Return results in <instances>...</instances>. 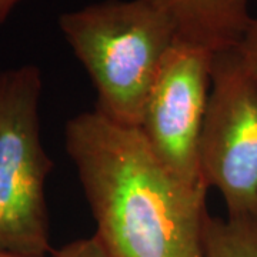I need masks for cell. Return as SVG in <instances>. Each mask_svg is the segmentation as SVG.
<instances>
[{
  "instance_id": "cell-1",
  "label": "cell",
  "mask_w": 257,
  "mask_h": 257,
  "mask_svg": "<svg viewBox=\"0 0 257 257\" xmlns=\"http://www.w3.org/2000/svg\"><path fill=\"white\" fill-rule=\"evenodd\" d=\"M64 147L110 257H206L209 189L179 179L140 128L94 109L66 123Z\"/></svg>"
},
{
  "instance_id": "cell-2",
  "label": "cell",
  "mask_w": 257,
  "mask_h": 257,
  "mask_svg": "<svg viewBox=\"0 0 257 257\" xmlns=\"http://www.w3.org/2000/svg\"><path fill=\"white\" fill-rule=\"evenodd\" d=\"M59 29L97 92L96 110L140 127L159 67L176 32L147 0H103L60 15Z\"/></svg>"
},
{
  "instance_id": "cell-3",
  "label": "cell",
  "mask_w": 257,
  "mask_h": 257,
  "mask_svg": "<svg viewBox=\"0 0 257 257\" xmlns=\"http://www.w3.org/2000/svg\"><path fill=\"white\" fill-rule=\"evenodd\" d=\"M42 72L22 64L0 72V248L47 257L46 180L53 169L40 139Z\"/></svg>"
},
{
  "instance_id": "cell-4",
  "label": "cell",
  "mask_w": 257,
  "mask_h": 257,
  "mask_svg": "<svg viewBox=\"0 0 257 257\" xmlns=\"http://www.w3.org/2000/svg\"><path fill=\"white\" fill-rule=\"evenodd\" d=\"M199 165L204 186L220 193L227 217H257V77L237 47L213 56Z\"/></svg>"
},
{
  "instance_id": "cell-5",
  "label": "cell",
  "mask_w": 257,
  "mask_h": 257,
  "mask_svg": "<svg viewBox=\"0 0 257 257\" xmlns=\"http://www.w3.org/2000/svg\"><path fill=\"white\" fill-rule=\"evenodd\" d=\"M213 56L209 49L176 40L159 67L139 127L156 156L192 186H204L199 145L210 94Z\"/></svg>"
},
{
  "instance_id": "cell-6",
  "label": "cell",
  "mask_w": 257,
  "mask_h": 257,
  "mask_svg": "<svg viewBox=\"0 0 257 257\" xmlns=\"http://www.w3.org/2000/svg\"><path fill=\"white\" fill-rule=\"evenodd\" d=\"M172 22L176 40L220 52L239 45L253 16L250 0H147Z\"/></svg>"
},
{
  "instance_id": "cell-7",
  "label": "cell",
  "mask_w": 257,
  "mask_h": 257,
  "mask_svg": "<svg viewBox=\"0 0 257 257\" xmlns=\"http://www.w3.org/2000/svg\"><path fill=\"white\" fill-rule=\"evenodd\" d=\"M206 257H257V217L207 216Z\"/></svg>"
},
{
  "instance_id": "cell-8",
  "label": "cell",
  "mask_w": 257,
  "mask_h": 257,
  "mask_svg": "<svg viewBox=\"0 0 257 257\" xmlns=\"http://www.w3.org/2000/svg\"><path fill=\"white\" fill-rule=\"evenodd\" d=\"M49 257H110L101 241L94 234L87 239H79L55 250Z\"/></svg>"
},
{
  "instance_id": "cell-9",
  "label": "cell",
  "mask_w": 257,
  "mask_h": 257,
  "mask_svg": "<svg viewBox=\"0 0 257 257\" xmlns=\"http://www.w3.org/2000/svg\"><path fill=\"white\" fill-rule=\"evenodd\" d=\"M240 56L243 57L244 63L251 70V73L257 77V18H253L244 35L237 45Z\"/></svg>"
},
{
  "instance_id": "cell-10",
  "label": "cell",
  "mask_w": 257,
  "mask_h": 257,
  "mask_svg": "<svg viewBox=\"0 0 257 257\" xmlns=\"http://www.w3.org/2000/svg\"><path fill=\"white\" fill-rule=\"evenodd\" d=\"M23 0H0V25L6 22V19L12 15V12L16 9Z\"/></svg>"
},
{
  "instance_id": "cell-11",
  "label": "cell",
  "mask_w": 257,
  "mask_h": 257,
  "mask_svg": "<svg viewBox=\"0 0 257 257\" xmlns=\"http://www.w3.org/2000/svg\"><path fill=\"white\" fill-rule=\"evenodd\" d=\"M0 257H32V256H23V254H18V253H13V251H9V250L0 248Z\"/></svg>"
}]
</instances>
